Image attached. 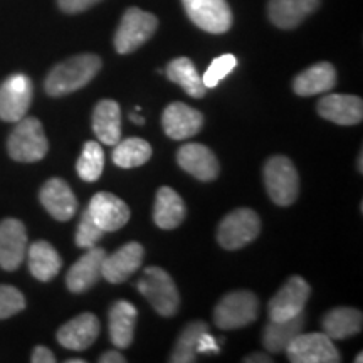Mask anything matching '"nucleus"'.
<instances>
[{
	"instance_id": "a19ab883",
	"label": "nucleus",
	"mask_w": 363,
	"mask_h": 363,
	"mask_svg": "<svg viewBox=\"0 0 363 363\" xmlns=\"http://www.w3.org/2000/svg\"><path fill=\"white\" fill-rule=\"evenodd\" d=\"M130 120L133 121V123H136V125H145V118H143V116H140L138 113H136V111L130 113Z\"/></svg>"
},
{
	"instance_id": "79ce46f5",
	"label": "nucleus",
	"mask_w": 363,
	"mask_h": 363,
	"mask_svg": "<svg viewBox=\"0 0 363 363\" xmlns=\"http://www.w3.org/2000/svg\"><path fill=\"white\" fill-rule=\"evenodd\" d=\"M362 162H363V153H360V155H358V172H363V165H362Z\"/></svg>"
},
{
	"instance_id": "423d86ee",
	"label": "nucleus",
	"mask_w": 363,
	"mask_h": 363,
	"mask_svg": "<svg viewBox=\"0 0 363 363\" xmlns=\"http://www.w3.org/2000/svg\"><path fill=\"white\" fill-rule=\"evenodd\" d=\"M261 233V219L252 208H235L220 220L217 242L227 251H238L251 244Z\"/></svg>"
},
{
	"instance_id": "7ed1b4c3",
	"label": "nucleus",
	"mask_w": 363,
	"mask_h": 363,
	"mask_svg": "<svg viewBox=\"0 0 363 363\" xmlns=\"http://www.w3.org/2000/svg\"><path fill=\"white\" fill-rule=\"evenodd\" d=\"M136 288L147 298L158 315L163 318L174 316L179 311L180 294L172 276L162 267L150 266L143 271V276L136 283Z\"/></svg>"
},
{
	"instance_id": "f3484780",
	"label": "nucleus",
	"mask_w": 363,
	"mask_h": 363,
	"mask_svg": "<svg viewBox=\"0 0 363 363\" xmlns=\"http://www.w3.org/2000/svg\"><path fill=\"white\" fill-rule=\"evenodd\" d=\"M45 211L59 222H67L78 212V199L62 179H49L39 194Z\"/></svg>"
},
{
	"instance_id": "1a4fd4ad",
	"label": "nucleus",
	"mask_w": 363,
	"mask_h": 363,
	"mask_svg": "<svg viewBox=\"0 0 363 363\" xmlns=\"http://www.w3.org/2000/svg\"><path fill=\"white\" fill-rule=\"evenodd\" d=\"M288 360L293 363H338V348L325 333H299L286 348Z\"/></svg>"
},
{
	"instance_id": "aec40b11",
	"label": "nucleus",
	"mask_w": 363,
	"mask_h": 363,
	"mask_svg": "<svg viewBox=\"0 0 363 363\" xmlns=\"http://www.w3.org/2000/svg\"><path fill=\"white\" fill-rule=\"evenodd\" d=\"M318 115L325 120L342 126L362 123L363 101L352 94H328L318 103Z\"/></svg>"
},
{
	"instance_id": "72a5a7b5",
	"label": "nucleus",
	"mask_w": 363,
	"mask_h": 363,
	"mask_svg": "<svg viewBox=\"0 0 363 363\" xmlns=\"http://www.w3.org/2000/svg\"><path fill=\"white\" fill-rule=\"evenodd\" d=\"M104 235V230L99 227L96 222L91 219L88 208L81 216L78 230H76V246L81 249H89L94 247L98 244V240H101Z\"/></svg>"
},
{
	"instance_id": "ea45409f",
	"label": "nucleus",
	"mask_w": 363,
	"mask_h": 363,
	"mask_svg": "<svg viewBox=\"0 0 363 363\" xmlns=\"http://www.w3.org/2000/svg\"><path fill=\"white\" fill-rule=\"evenodd\" d=\"M244 363H271L272 358L266 353H252V355H247L242 360Z\"/></svg>"
},
{
	"instance_id": "a211bd4d",
	"label": "nucleus",
	"mask_w": 363,
	"mask_h": 363,
	"mask_svg": "<svg viewBox=\"0 0 363 363\" xmlns=\"http://www.w3.org/2000/svg\"><path fill=\"white\" fill-rule=\"evenodd\" d=\"M106 251L101 247H89L66 274V286L71 293H84L101 278V264Z\"/></svg>"
},
{
	"instance_id": "c85d7f7f",
	"label": "nucleus",
	"mask_w": 363,
	"mask_h": 363,
	"mask_svg": "<svg viewBox=\"0 0 363 363\" xmlns=\"http://www.w3.org/2000/svg\"><path fill=\"white\" fill-rule=\"evenodd\" d=\"M167 76L172 83L179 84L189 96L192 98H203L207 93V88L202 83V76L199 74L197 67L189 57H177L170 61L167 66Z\"/></svg>"
},
{
	"instance_id": "393cba45",
	"label": "nucleus",
	"mask_w": 363,
	"mask_h": 363,
	"mask_svg": "<svg viewBox=\"0 0 363 363\" xmlns=\"http://www.w3.org/2000/svg\"><path fill=\"white\" fill-rule=\"evenodd\" d=\"M27 261H29V271L35 279L48 283L56 278L62 267V259L54 246L48 240H35L27 247Z\"/></svg>"
},
{
	"instance_id": "58836bf2",
	"label": "nucleus",
	"mask_w": 363,
	"mask_h": 363,
	"mask_svg": "<svg viewBox=\"0 0 363 363\" xmlns=\"http://www.w3.org/2000/svg\"><path fill=\"white\" fill-rule=\"evenodd\" d=\"M99 363H125L126 358L121 355L120 352H115V350H108L104 352L101 357L98 358Z\"/></svg>"
},
{
	"instance_id": "39448f33",
	"label": "nucleus",
	"mask_w": 363,
	"mask_h": 363,
	"mask_svg": "<svg viewBox=\"0 0 363 363\" xmlns=\"http://www.w3.org/2000/svg\"><path fill=\"white\" fill-rule=\"evenodd\" d=\"M259 316V299L251 291L227 293L217 303L214 323L220 330H239L254 323Z\"/></svg>"
},
{
	"instance_id": "2f4dec72",
	"label": "nucleus",
	"mask_w": 363,
	"mask_h": 363,
	"mask_svg": "<svg viewBox=\"0 0 363 363\" xmlns=\"http://www.w3.org/2000/svg\"><path fill=\"white\" fill-rule=\"evenodd\" d=\"M104 170V152L98 142H86L76 163V172L84 182H96Z\"/></svg>"
},
{
	"instance_id": "a878e982",
	"label": "nucleus",
	"mask_w": 363,
	"mask_h": 363,
	"mask_svg": "<svg viewBox=\"0 0 363 363\" xmlns=\"http://www.w3.org/2000/svg\"><path fill=\"white\" fill-rule=\"evenodd\" d=\"M305 321V313L283 321L269 320V323L266 325L264 331H262V343H264L266 350L269 353H284L286 348L289 347V343L299 333H303Z\"/></svg>"
},
{
	"instance_id": "b1692460",
	"label": "nucleus",
	"mask_w": 363,
	"mask_h": 363,
	"mask_svg": "<svg viewBox=\"0 0 363 363\" xmlns=\"http://www.w3.org/2000/svg\"><path fill=\"white\" fill-rule=\"evenodd\" d=\"M93 131L104 145H116L121 140V110L113 99H101L93 111Z\"/></svg>"
},
{
	"instance_id": "c03bdc74",
	"label": "nucleus",
	"mask_w": 363,
	"mask_h": 363,
	"mask_svg": "<svg viewBox=\"0 0 363 363\" xmlns=\"http://www.w3.org/2000/svg\"><path fill=\"white\" fill-rule=\"evenodd\" d=\"M86 360H67V363H84Z\"/></svg>"
},
{
	"instance_id": "5701e85b",
	"label": "nucleus",
	"mask_w": 363,
	"mask_h": 363,
	"mask_svg": "<svg viewBox=\"0 0 363 363\" xmlns=\"http://www.w3.org/2000/svg\"><path fill=\"white\" fill-rule=\"evenodd\" d=\"M138 311L130 301L120 299L110 308L108 325H110L111 343L120 350L128 348L135 337V325Z\"/></svg>"
},
{
	"instance_id": "f704fd0d",
	"label": "nucleus",
	"mask_w": 363,
	"mask_h": 363,
	"mask_svg": "<svg viewBox=\"0 0 363 363\" xmlns=\"http://www.w3.org/2000/svg\"><path fill=\"white\" fill-rule=\"evenodd\" d=\"M26 308V298L19 289L9 284H0V320H6Z\"/></svg>"
},
{
	"instance_id": "f257e3e1",
	"label": "nucleus",
	"mask_w": 363,
	"mask_h": 363,
	"mask_svg": "<svg viewBox=\"0 0 363 363\" xmlns=\"http://www.w3.org/2000/svg\"><path fill=\"white\" fill-rule=\"evenodd\" d=\"M101 69V59L96 54H79L54 66L45 78V93L52 98L66 96L84 88Z\"/></svg>"
},
{
	"instance_id": "0eeeda50",
	"label": "nucleus",
	"mask_w": 363,
	"mask_h": 363,
	"mask_svg": "<svg viewBox=\"0 0 363 363\" xmlns=\"http://www.w3.org/2000/svg\"><path fill=\"white\" fill-rule=\"evenodd\" d=\"M158 26L153 13L145 12L138 7H130L121 17L115 34V49L120 54H130L142 48V44L155 34Z\"/></svg>"
},
{
	"instance_id": "412c9836",
	"label": "nucleus",
	"mask_w": 363,
	"mask_h": 363,
	"mask_svg": "<svg viewBox=\"0 0 363 363\" xmlns=\"http://www.w3.org/2000/svg\"><path fill=\"white\" fill-rule=\"evenodd\" d=\"M320 7V0H269L267 12L279 29H294Z\"/></svg>"
},
{
	"instance_id": "4be33fe9",
	"label": "nucleus",
	"mask_w": 363,
	"mask_h": 363,
	"mask_svg": "<svg viewBox=\"0 0 363 363\" xmlns=\"http://www.w3.org/2000/svg\"><path fill=\"white\" fill-rule=\"evenodd\" d=\"M337 84V71L330 62H318L294 78L293 89L298 96H315L328 93Z\"/></svg>"
},
{
	"instance_id": "4c0bfd02",
	"label": "nucleus",
	"mask_w": 363,
	"mask_h": 363,
	"mask_svg": "<svg viewBox=\"0 0 363 363\" xmlns=\"http://www.w3.org/2000/svg\"><path fill=\"white\" fill-rule=\"evenodd\" d=\"M30 362L33 363H54L56 362V357H54V353L49 350L48 347L39 345V347L34 348L33 357H30Z\"/></svg>"
},
{
	"instance_id": "6e6552de",
	"label": "nucleus",
	"mask_w": 363,
	"mask_h": 363,
	"mask_svg": "<svg viewBox=\"0 0 363 363\" xmlns=\"http://www.w3.org/2000/svg\"><path fill=\"white\" fill-rule=\"evenodd\" d=\"M33 103V81L16 72L0 84V120L17 123L29 111Z\"/></svg>"
},
{
	"instance_id": "dca6fc26",
	"label": "nucleus",
	"mask_w": 363,
	"mask_h": 363,
	"mask_svg": "<svg viewBox=\"0 0 363 363\" xmlns=\"http://www.w3.org/2000/svg\"><path fill=\"white\" fill-rule=\"evenodd\" d=\"M27 252L26 225L17 219L0 222V267L16 271L22 264Z\"/></svg>"
},
{
	"instance_id": "2eb2a0df",
	"label": "nucleus",
	"mask_w": 363,
	"mask_h": 363,
	"mask_svg": "<svg viewBox=\"0 0 363 363\" xmlns=\"http://www.w3.org/2000/svg\"><path fill=\"white\" fill-rule=\"evenodd\" d=\"M145 251L142 244L138 242H128L123 247L118 249L116 252L106 254L101 264V278H104L108 283L120 284L125 283L131 274L142 266Z\"/></svg>"
},
{
	"instance_id": "4468645a",
	"label": "nucleus",
	"mask_w": 363,
	"mask_h": 363,
	"mask_svg": "<svg viewBox=\"0 0 363 363\" xmlns=\"http://www.w3.org/2000/svg\"><path fill=\"white\" fill-rule=\"evenodd\" d=\"M88 212L104 233H115L130 220V207L110 192H98L91 199Z\"/></svg>"
},
{
	"instance_id": "bb28decb",
	"label": "nucleus",
	"mask_w": 363,
	"mask_h": 363,
	"mask_svg": "<svg viewBox=\"0 0 363 363\" xmlns=\"http://www.w3.org/2000/svg\"><path fill=\"white\" fill-rule=\"evenodd\" d=\"M185 219V202L174 189L162 187L157 192L153 220L160 229L172 230Z\"/></svg>"
},
{
	"instance_id": "473e14b6",
	"label": "nucleus",
	"mask_w": 363,
	"mask_h": 363,
	"mask_svg": "<svg viewBox=\"0 0 363 363\" xmlns=\"http://www.w3.org/2000/svg\"><path fill=\"white\" fill-rule=\"evenodd\" d=\"M235 67H238V57L233 56V54H224V56L216 57L214 61L211 62V66L207 67V71L203 72V86H206L207 89L216 88V86L219 84L222 79H225Z\"/></svg>"
},
{
	"instance_id": "f03ea898",
	"label": "nucleus",
	"mask_w": 363,
	"mask_h": 363,
	"mask_svg": "<svg viewBox=\"0 0 363 363\" xmlns=\"http://www.w3.org/2000/svg\"><path fill=\"white\" fill-rule=\"evenodd\" d=\"M49 143L45 138L43 123L38 118L24 116L17 121L16 128L9 135L7 152L12 160L34 163L48 155Z\"/></svg>"
},
{
	"instance_id": "20e7f679",
	"label": "nucleus",
	"mask_w": 363,
	"mask_h": 363,
	"mask_svg": "<svg viewBox=\"0 0 363 363\" xmlns=\"http://www.w3.org/2000/svg\"><path fill=\"white\" fill-rule=\"evenodd\" d=\"M264 185L276 206L288 207L299 195V175L288 157L274 155L264 165Z\"/></svg>"
},
{
	"instance_id": "c756f323",
	"label": "nucleus",
	"mask_w": 363,
	"mask_h": 363,
	"mask_svg": "<svg viewBox=\"0 0 363 363\" xmlns=\"http://www.w3.org/2000/svg\"><path fill=\"white\" fill-rule=\"evenodd\" d=\"M152 147L143 138L120 140L113 150V163L120 169H136L142 167L152 158Z\"/></svg>"
},
{
	"instance_id": "6ab92c4d",
	"label": "nucleus",
	"mask_w": 363,
	"mask_h": 363,
	"mask_svg": "<svg viewBox=\"0 0 363 363\" xmlns=\"http://www.w3.org/2000/svg\"><path fill=\"white\" fill-rule=\"evenodd\" d=\"M99 320L93 313H81L57 330V342L67 350L84 352L96 342Z\"/></svg>"
},
{
	"instance_id": "e433bc0d",
	"label": "nucleus",
	"mask_w": 363,
	"mask_h": 363,
	"mask_svg": "<svg viewBox=\"0 0 363 363\" xmlns=\"http://www.w3.org/2000/svg\"><path fill=\"white\" fill-rule=\"evenodd\" d=\"M220 347L217 343V340L208 335V331H203L199 338V345H197V353H219Z\"/></svg>"
},
{
	"instance_id": "c9c22d12",
	"label": "nucleus",
	"mask_w": 363,
	"mask_h": 363,
	"mask_svg": "<svg viewBox=\"0 0 363 363\" xmlns=\"http://www.w3.org/2000/svg\"><path fill=\"white\" fill-rule=\"evenodd\" d=\"M98 2H101V0H57V6L66 13H79L88 11L89 7H93Z\"/></svg>"
},
{
	"instance_id": "cd10ccee",
	"label": "nucleus",
	"mask_w": 363,
	"mask_h": 363,
	"mask_svg": "<svg viewBox=\"0 0 363 363\" xmlns=\"http://www.w3.org/2000/svg\"><path fill=\"white\" fill-rule=\"evenodd\" d=\"M363 315L355 308H335L323 318V333L331 340H347L360 333Z\"/></svg>"
},
{
	"instance_id": "37998d69",
	"label": "nucleus",
	"mask_w": 363,
	"mask_h": 363,
	"mask_svg": "<svg viewBox=\"0 0 363 363\" xmlns=\"http://www.w3.org/2000/svg\"><path fill=\"white\" fill-rule=\"evenodd\" d=\"M362 357H363V353L360 352V353H358V355L355 357V363H357V362H358V363H362V362H363V358H362Z\"/></svg>"
},
{
	"instance_id": "7c9ffc66",
	"label": "nucleus",
	"mask_w": 363,
	"mask_h": 363,
	"mask_svg": "<svg viewBox=\"0 0 363 363\" xmlns=\"http://www.w3.org/2000/svg\"><path fill=\"white\" fill-rule=\"evenodd\" d=\"M203 331H208L206 321H192L180 331L174 350L169 360L172 363H194L197 362V345Z\"/></svg>"
},
{
	"instance_id": "ddd939ff",
	"label": "nucleus",
	"mask_w": 363,
	"mask_h": 363,
	"mask_svg": "<svg viewBox=\"0 0 363 363\" xmlns=\"http://www.w3.org/2000/svg\"><path fill=\"white\" fill-rule=\"evenodd\" d=\"M177 163L182 170L201 182H212L219 177V160L211 148L201 143H185L177 152Z\"/></svg>"
},
{
	"instance_id": "9d476101",
	"label": "nucleus",
	"mask_w": 363,
	"mask_h": 363,
	"mask_svg": "<svg viewBox=\"0 0 363 363\" xmlns=\"http://www.w3.org/2000/svg\"><path fill=\"white\" fill-rule=\"evenodd\" d=\"M311 286L301 276H291L281 289L271 298L267 305L269 320L283 321L305 313V306L310 299Z\"/></svg>"
},
{
	"instance_id": "9b49d317",
	"label": "nucleus",
	"mask_w": 363,
	"mask_h": 363,
	"mask_svg": "<svg viewBox=\"0 0 363 363\" xmlns=\"http://www.w3.org/2000/svg\"><path fill=\"white\" fill-rule=\"evenodd\" d=\"M189 19L208 34H224L233 26V11L225 0H182Z\"/></svg>"
},
{
	"instance_id": "f8f14e48",
	"label": "nucleus",
	"mask_w": 363,
	"mask_h": 363,
	"mask_svg": "<svg viewBox=\"0 0 363 363\" xmlns=\"http://www.w3.org/2000/svg\"><path fill=\"white\" fill-rule=\"evenodd\" d=\"M162 126L172 140H189L202 130L203 115L189 104L175 101L163 110Z\"/></svg>"
}]
</instances>
